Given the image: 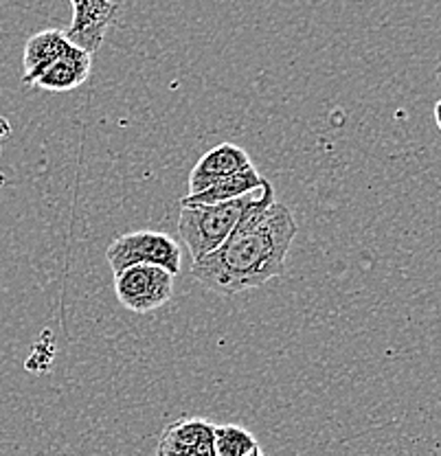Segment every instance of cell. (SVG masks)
Here are the masks:
<instances>
[{
    "instance_id": "cell-1",
    "label": "cell",
    "mask_w": 441,
    "mask_h": 456,
    "mask_svg": "<svg viewBox=\"0 0 441 456\" xmlns=\"http://www.w3.org/2000/svg\"><path fill=\"white\" fill-rule=\"evenodd\" d=\"M297 231L292 211L277 202L274 187L265 183L229 240L211 255L192 261L193 279L222 297L262 288L286 273Z\"/></svg>"
},
{
    "instance_id": "cell-2",
    "label": "cell",
    "mask_w": 441,
    "mask_h": 456,
    "mask_svg": "<svg viewBox=\"0 0 441 456\" xmlns=\"http://www.w3.org/2000/svg\"><path fill=\"white\" fill-rule=\"evenodd\" d=\"M257 191H250L246 196L220 204H189L180 207L178 217V235L183 244L187 246L192 261L202 259L220 248L235 226L240 224L241 216L249 208V204L257 198Z\"/></svg>"
},
{
    "instance_id": "cell-3",
    "label": "cell",
    "mask_w": 441,
    "mask_h": 456,
    "mask_svg": "<svg viewBox=\"0 0 441 456\" xmlns=\"http://www.w3.org/2000/svg\"><path fill=\"white\" fill-rule=\"evenodd\" d=\"M106 261L110 264L112 273L130 268V265H160L174 277L180 273L183 264V250L178 241L165 232L156 231H132L115 237L106 248Z\"/></svg>"
},
{
    "instance_id": "cell-4",
    "label": "cell",
    "mask_w": 441,
    "mask_h": 456,
    "mask_svg": "<svg viewBox=\"0 0 441 456\" xmlns=\"http://www.w3.org/2000/svg\"><path fill=\"white\" fill-rule=\"evenodd\" d=\"M174 274L160 265H130L115 274V294L126 310L150 314L174 298Z\"/></svg>"
},
{
    "instance_id": "cell-5",
    "label": "cell",
    "mask_w": 441,
    "mask_h": 456,
    "mask_svg": "<svg viewBox=\"0 0 441 456\" xmlns=\"http://www.w3.org/2000/svg\"><path fill=\"white\" fill-rule=\"evenodd\" d=\"M70 4H73V22L64 36L78 49L90 55L97 53L108 28L115 25L121 7L115 0H70Z\"/></svg>"
},
{
    "instance_id": "cell-6",
    "label": "cell",
    "mask_w": 441,
    "mask_h": 456,
    "mask_svg": "<svg viewBox=\"0 0 441 456\" xmlns=\"http://www.w3.org/2000/svg\"><path fill=\"white\" fill-rule=\"evenodd\" d=\"M156 456H216L213 424L200 417L172 421L156 444Z\"/></svg>"
},
{
    "instance_id": "cell-7",
    "label": "cell",
    "mask_w": 441,
    "mask_h": 456,
    "mask_svg": "<svg viewBox=\"0 0 441 456\" xmlns=\"http://www.w3.org/2000/svg\"><path fill=\"white\" fill-rule=\"evenodd\" d=\"M249 165H253L249 151L233 145V142H220L213 150L205 151L200 160L193 165L192 174H189L187 196L205 191L211 184H216L217 180L226 178V175L235 174L240 169H246Z\"/></svg>"
},
{
    "instance_id": "cell-8",
    "label": "cell",
    "mask_w": 441,
    "mask_h": 456,
    "mask_svg": "<svg viewBox=\"0 0 441 456\" xmlns=\"http://www.w3.org/2000/svg\"><path fill=\"white\" fill-rule=\"evenodd\" d=\"M75 45H70L69 37L60 28H45L37 31L27 40L25 55H22V64H25V77L22 84L33 86L36 79L49 69L53 61H58L61 55L69 53Z\"/></svg>"
},
{
    "instance_id": "cell-9",
    "label": "cell",
    "mask_w": 441,
    "mask_h": 456,
    "mask_svg": "<svg viewBox=\"0 0 441 456\" xmlns=\"http://www.w3.org/2000/svg\"><path fill=\"white\" fill-rule=\"evenodd\" d=\"M90 69H93V55L73 46L69 53L61 55L58 61H53L36 79L33 88L51 90V93H69V90H75L82 84H86V79L90 77Z\"/></svg>"
},
{
    "instance_id": "cell-10",
    "label": "cell",
    "mask_w": 441,
    "mask_h": 456,
    "mask_svg": "<svg viewBox=\"0 0 441 456\" xmlns=\"http://www.w3.org/2000/svg\"><path fill=\"white\" fill-rule=\"evenodd\" d=\"M268 180L255 169V165H249L246 169L235 171V174L226 175V178L217 180L216 184L205 189L200 193H193V196H184L180 200V207H189V204H220V202H231L250 191H257L262 189Z\"/></svg>"
},
{
    "instance_id": "cell-11",
    "label": "cell",
    "mask_w": 441,
    "mask_h": 456,
    "mask_svg": "<svg viewBox=\"0 0 441 456\" xmlns=\"http://www.w3.org/2000/svg\"><path fill=\"white\" fill-rule=\"evenodd\" d=\"M257 445L259 441L246 428L235 424L213 426V450H216V456H246Z\"/></svg>"
},
{
    "instance_id": "cell-12",
    "label": "cell",
    "mask_w": 441,
    "mask_h": 456,
    "mask_svg": "<svg viewBox=\"0 0 441 456\" xmlns=\"http://www.w3.org/2000/svg\"><path fill=\"white\" fill-rule=\"evenodd\" d=\"M435 123H437V127L441 132V99L437 103H435Z\"/></svg>"
},
{
    "instance_id": "cell-13",
    "label": "cell",
    "mask_w": 441,
    "mask_h": 456,
    "mask_svg": "<svg viewBox=\"0 0 441 456\" xmlns=\"http://www.w3.org/2000/svg\"><path fill=\"white\" fill-rule=\"evenodd\" d=\"M246 456H264V450H262V445H257V448H255V450H250V452L246 454Z\"/></svg>"
},
{
    "instance_id": "cell-14",
    "label": "cell",
    "mask_w": 441,
    "mask_h": 456,
    "mask_svg": "<svg viewBox=\"0 0 441 456\" xmlns=\"http://www.w3.org/2000/svg\"><path fill=\"white\" fill-rule=\"evenodd\" d=\"M439 77H441V69H439Z\"/></svg>"
}]
</instances>
